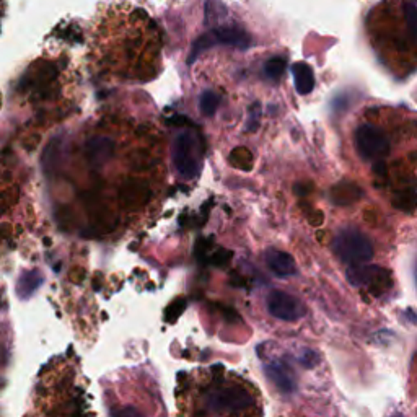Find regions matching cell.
I'll list each match as a JSON object with an SVG mask.
<instances>
[{
	"mask_svg": "<svg viewBox=\"0 0 417 417\" xmlns=\"http://www.w3.org/2000/svg\"><path fill=\"white\" fill-rule=\"evenodd\" d=\"M92 46L99 61H126L137 64L145 57H157L160 35L152 18L128 2L99 7L90 26Z\"/></svg>",
	"mask_w": 417,
	"mask_h": 417,
	"instance_id": "1",
	"label": "cell"
},
{
	"mask_svg": "<svg viewBox=\"0 0 417 417\" xmlns=\"http://www.w3.org/2000/svg\"><path fill=\"white\" fill-rule=\"evenodd\" d=\"M334 253L349 266L367 264L374 258V246L370 240L356 229H344L333 242Z\"/></svg>",
	"mask_w": 417,
	"mask_h": 417,
	"instance_id": "2",
	"label": "cell"
},
{
	"mask_svg": "<svg viewBox=\"0 0 417 417\" xmlns=\"http://www.w3.org/2000/svg\"><path fill=\"white\" fill-rule=\"evenodd\" d=\"M173 163L178 173L184 180H193L201 168V152L199 140L193 133H181L173 142Z\"/></svg>",
	"mask_w": 417,
	"mask_h": 417,
	"instance_id": "3",
	"label": "cell"
},
{
	"mask_svg": "<svg viewBox=\"0 0 417 417\" xmlns=\"http://www.w3.org/2000/svg\"><path fill=\"white\" fill-rule=\"evenodd\" d=\"M253 405L251 396L246 389L238 387H222L207 394L206 406L208 412L217 414H233L242 412Z\"/></svg>",
	"mask_w": 417,
	"mask_h": 417,
	"instance_id": "4",
	"label": "cell"
},
{
	"mask_svg": "<svg viewBox=\"0 0 417 417\" xmlns=\"http://www.w3.org/2000/svg\"><path fill=\"white\" fill-rule=\"evenodd\" d=\"M347 280L356 287H364L369 285L370 292L374 295H382L385 290L393 285V279L389 271L382 269L378 266L369 264H356L347 269Z\"/></svg>",
	"mask_w": 417,
	"mask_h": 417,
	"instance_id": "5",
	"label": "cell"
},
{
	"mask_svg": "<svg viewBox=\"0 0 417 417\" xmlns=\"http://www.w3.org/2000/svg\"><path fill=\"white\" fill-rule=\"evenodd\" d=\"M356 147L365 160H383L389 153V142L382 130L364 124L356 130Z\"/></svg>",
	"mask_w": 417,
	"mask_h": 417,
	"instance_id": "6",
	"label": "cell"
},
{
	"mask_svg": "<svg viewBox=\"0 0 417 417\" xmlns=\"http://www.w3.org/2000/svg\"><path fill=\"white\" fill-rule=\"evenodd\" d=\"M267 310L274 318L282 321H297L305 315V307L297 297L282 290H273L267 297Z\"/></svg>",
	"mask_w": 417,
	"mask_h": 417,
	"instance_id": "7",
	"label": "cell"
},
{
	"mask_svg": "<svg viewBox=\"0 0 417 417\" xmlns=\"http://www.w3.org/2000/svg\"><path fill=\"white\" fill-rule=\"evenodd\" d=\"M115 142L108 137H101V135L90 139L85 145V155L93 168H101L104 163L110 162L111 157L115 155Z\"/></svg>",
	"mask_w": 417,
	"mask_h": 417,
	"instance_id": "8",
	"label": "cell"
},
{
	"mask_svg": "<svg viewBox=\"0 0 417 417\" xmlns=\"http://www.w3.org/2000/svg\"><path fill=\"white\" fill-rule=\"evenodd\" d=\"M264 374L282 393H293L297 389V383L295 380H293L292 371H290L282 362L274 360L266 364Z\"/></svg>",
	"mask_w": 417,
	"mask_h": 417,
	"instance_id": "9",
	"label": "cell"
},
{
	"mask_svg": "<svg viewBox=\"0 0 417 417\" xmlns=\"http://www.w3.org/2000/svg\"><path fill=\"white\" fill-rule=\"evenodd\" d=\"M266 262L269 269L279 278H289V275L297 274V266L293 258L287 253L279 251V249L271 248L266 251Z\"/></svg>",
	"mask_w": 417,
	"mask_h": 417,
	"instance_id": "10",
	"label": "cell"
},
{
	"mask_svg": "<svg viewBox=\"0 0 417 417\" xmlns=\"http://www.w3.org/2000/svg\"><path fill=\"white\" fill-rule=\"evenodd\" d=\"M293 79H295V88L300 95H308L315 87V79H313L311 67L305 62H298L293 66Z\"/></svg>",
	"mask_w": 417,
	"mask_h": 417,
	"instance_id": "11",
	"label": "cell"
},
{
	"mask_svg": "<svg viewBox=\"0 0 417 417\" xmlns=\"http://www.w3.org/2000/svg\"><path fill=\"white\" fill-rule=\"evenodd\" d=\"M41 282H43V275L38 271H31V273H25L21 275L20 280L17 284V293L21 298H26L30 295H33L35 290L39 287Z\"/></svg>",
	"mask_w": 417,
	"mask_h": 417,
	"instance_id": "12",
	"label": "cell"
},
{
	"mask_svg": "<svg viewBox=\"0 0 417 417\" xmlns=\"http://www.w3.org/2000/svg\"><path fill=\"white\" fill-rule=\"evenodd\" d=\"M393 206L396 208H400L401 212H406V214H412L417 207V194L416 191H411V189H405V191L396 193V196L393 197Z\"/></svg>",
	"mask_w": 417,
	"mask_h": 417,
	"instance_id": "13",
	"label": "cell"
},
{
	"mask_svg": "<svg viewBox=\"0 0 417 417\" xmlns=\"http://www.w3.org/2000/svg\"><path fill=\"white\" fill-rule=\"evenodd\" d=\"M220 104V97L211 90H206V92L201 93L199 97V110L202 111L204 116H214L217 108Z\"/></svg>",
	"mask_w": 417,
	"mask_h": 417,
	"instance_id": "14",
	"label": "cell"
},
{
	"mask_svg": "<svg viewBox=\"0 0 417 417\" xmlns=\"http://www.w3.org/2000/svg\"><path fill=\"white\" fill-rule=\"evenodd\" d=\"M336 191H339V196L336 199L339 204H351L353 201H357V199H359L360 194H362L360 189L357 188L356 184H351V183L338 186Z\"/></svg>",
	"mask_w": 417,
	"mask_h": 417,
	"instance_id": "15",
	"label": "cell"
},
{
	"mask_svg": "<svg viewBox=\"0 0 417 417\" xmlns=\"http://www.w3.org/2000/svg\"><path fill=\"white\" fill-rule=\"evenodd\" d=\"M405 18H406V25H407V28H409L412 39H414L417 44V7L414 6V3H406Z\"/></svg>",
	"mask_w": 417,
	"mask_h": 417,
	"instance_id": "16",
	"label": "cell"
},
{
	"mask_svg": "<svg viewBox=\"0 0 417 417\" xmlns=\"http://www.w3.org/2000/svg\"><path fill=\"white\" fill-rule=\"evenodd\" d=\"M284 70H285V61H284V59H280V57L271 59V61H267L266 66H264L266 75L269 77V79H273V80L280 79V75L284 74Z\"/></svg>",
	"mask_w": 417,
	"mask_h": 417,
	"instance_id": "17",
	"label": "cell"
},
{
	"mask_svg": "<svg viewBox=\"0 0 417 417\" xmlns=\"http://www.w3.org/2000/svg\"><path fill=\"white\" fill-rule=\"evenodd\" d=\"M300 362L307 369H311V367H315L320 362V356L315 351H311V349H307V351L302 353Z\"/></svg>",
	"mask_w": 417,
	"mask_h": 417,
	"instance_id": "18",
	"label": "cell"
},
{
	"mask_svg": "<svg viewBox=\"0 0 417 417\" xmlns=\"http://www.w3.org/2000/svg\"><path fill=\"white\" fill-rule=\"evenodd\" d=\"M374 171L377 175H380V176L387 175V165H385V162L383 160H377V163H375V166H374Z\"/></svg>",
	"mask_w": 417,
	"mask_h": 417,
	"instance_id": "19",
	"label": "cell"
}]
</instances>
